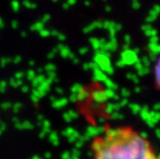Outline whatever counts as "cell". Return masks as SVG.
<instances>
[{
  "mask_svg": "<svg viewBox=\"0 0 160 159\" xmlns=\"http://www.w3.org/2000/svg\"><path fill=\"white\" fill-rule=\"evenodd\" d=\"M90 159H160L151 142L134 128L108 127L90 144Z\"/></svg>",
  "mask_w": 160,
  "mask_h": 159,
  "instance_id": "obj_1",
  "label": "cell"
}]
</instances>
